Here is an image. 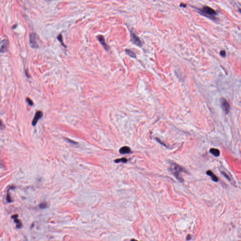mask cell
I'll list each match as a JSON object with an SVG mask.
<instances>
[{
  "label": "cell",
  "mask_w": 241,
  "mask_h": 241,
  "mask_svg": "<svg viewBox=\"0 0 241 241\" xmlns=\"http://www.w3.org/2000/svg\"><path fill=\"white\" fill-rule=\"evenodd\" d=\"M170 170L177 180L181 182L184 181L181 177V174L182 172H184L185 171L183 167L177 164L172 163L170 166Z\"/></svg>",
  "instance_id": "cell-1"
},
{
  "label": "cell",
  "mask_w": 241,
  "mask_h": 241,
  "mask_svg": "<svg viewBox=\"0 0 241 241\" xmlns=\"http://www.w3.org/2000/svg\"><path fill=\"white\" fill-rule=\"evenodd\" d=\"M198 11L200 14L211 19L214 20L216 18V16L217 15V12L214 9L209 6H204L202 9H198Z\"/></svg>",
  "instance_id": "cell-2"
},
{
  "label": "cell",
  "mask_w": 241,
  "mask_h": 241,
  "mask_svg": "<svg viewBox=\"0 0 241 241\" xmlns=\"http://www.w3.org/2000/svg\"><path fill=\"white\" fill-rule=\"evenodd\" d=\"M220 103L221 107L223 109V110L224 111V112L226 113V114L228 113L230 111V106L229 103L227 102V101L226 99L224 98H222L220 100Z\"/></svg>",
  "instance_id": "cell-3"
},
{
  "label": "cell",
  "mask_w": 241,
  "mask_h": 241,
  "mask_svg": "<svg viewBox=\"0 0 241 241\" xmlns=\"http://www.w3.org/2000/svg\"><path fill=\"white\" fill-rule=\"evenodd\" d=\"M131 41V42L136 45L138 46H142L143 45V43L140 38L138 37L135 33L131 32L130 34Z\"/></svg>",
  "instance_id": "cell-4"
},
{
  "label": "cell",
  "mask_w": 241,
  "mask_h": 241,
  "mask_svg": "<svg viewBox=\"0 0 241 241\" xmlns=\"http://www.w3.org/2000/svg\"><path fill=\"white\" fill-rule=\"evenodd\" d=\"M30 44L31 46L33 48H36L38 46L37 43V38L36 34L32 33L30 35Z\"/></svg>",
  "instance_id": "cell-5"
},
{
  "label": "cell",
  "mask_w": 241,
  "mask_h": 241,
  "mask_svg": "<svg viewBox=\"0 0 241 241\" xmlns=\"http://www.w3.org/2000/svg\"><path fill=\"white\" fill-rule=\"evenodd\" d=\"M9 42L7 39H4L0 42V52L4 53L7 51Z\"/></svg>",
  "instance_id": "cell-6"
},
{
  "label": "cell",
  "mask_w": 241,
  "mask_h": 241,
  "mask_svg": "<svg viewBox=\"0 0 241 241\" xmlns=\"http://www.w3.org/2000/svg\"><path fill=\"white\" fill-rule=\"evenodd\" d=\"M43 113L41 111H38L36 113L35 116L34 118V119L32 121V124L34 126L36 125L38 120L43 117Z\"/></svg>",
  "instance_id": "cell-7"
},
{
  "label": "cell",
  "mask_w": 241,
  "mask_h": 241,
  "mask_svg": "<svg viewBox=\"0 0 241 241\" xmlns=\"http://www.w3.org/2000/svg\"><path fill=\"white\" fill-rule=\"evenodd\" d=\"M98 39L99 42L101 43V44L103 46V47L105 48V49L106 50H109V46L106 44L105 43V40L104 39V37L102 36V35H99L98 36Z\"/></svg>",
  "instance_id": "cell-8"
},
{
  "label": "cell",
  "mask_w": 241,
  "mask_h": 241,
  "mask_svg": "<svg viewBox=\"0 0 241 241\" xmlns=\"http://www.w3.org/2000/svg\"><path fill=\"white\" fill-rule=\"evenodd\" d=\"M131 149L130 148L127 146H124L122 147H121L120 149L119 150V152L121 154H129L131 153Z\"/></svg>",
  "instance_id": "cell-9"
},
{
  "label": "cell",
  "mask_w": 241,
  "mask_h": 241,
  "mask_svg": "<svg viewBox=\"0 0 241 241\" xmlns=\"http://www.w3.org/2000/svg\"><path fill=\"white\" fill-rule=\"evenodd\" d=\"M206 174L208 176L211 177L212 180L213 181L216 182L218 181V177L216 175H215L212 171H211L210 170H209V171H207Z\"/></svg>",
  "instance_id": "cell-10"
},
{
  "label": "cell",
  "mask_w": 241,
  "mask_h": 241,
  "mask_svg": "<svg viewBox=\"0 0 241 241\" xmlns=\"http://www.w3.org/2000/svg\"><path fill=\"white\" fill-rule=\"evenodd\" d=\"M210 152L212 155L216 157H218L220 155V151L217 148H211L210 150Z\"/></svg>",
  "instance_id": "cell-11"
},
{
  "label": "cell",
  "mask_w": 241,
  "mask_h": 241,
  "mask_svg": "<svg viewBox=\"0 0 241 241\" xmlns=\"http://www.w3.org/2000/svg\"><path fill=\"white\" fill-rule=\"evenodd\" d=\"M125 52L126 53L128 54L129 56L130 57H132V58H136V54L133 52L132 51L130 50H128V49H126L125 50Z\"/></svg>",
  "instance_id": "cell-12"
},
{
  "label": "cell",
  "mask_w": 241,
  "mask_h": 241,
  "mask_svg": "<svg viewBox=\"0 0 241 241\" xmlns=\"http://www.w3.org/2000/svg\"><path fill=\"white\" fill-rule=\"evenodd\" d=\"M14 221H15V223L17 224V226H17V228H20L22 227V223L20 220L16 218V219H14Z\"/></svg>",
  "instance_id": "cell-13"
},
{
  "label": "cell",
  "mask_w": 241,
  "mask_h": 241,
  "mask_svg": "<svg viewBox=\"0 0 241 241\" xmlns=\"http://www.w3.org/2000/svg\"><path fill=\"white\" fill-rule=\"evenodd\" d=\"M127 161H128V160H127V159L126 158H122L115 160L114 161V162L116 163H120V162H122V163H125L127 162Z\"/></svg>",
  "instance_id": "cell-14"
},
{
  "label": "cell",
  "mask_w": 241,
  "mask_h": 241,
  "mask_svg": "<svg viewBox=\"0 0 241 241\" xmlns=\"http://www.w3.org/2000/svg\"><path fill=\"white\" fill-rule=\"evenodd\" d=\"M40 207L41 209H45L47 207V204L46 203H42L40 205Z\"/></svg>",
  "instance_id": "cell-15"
},
{
  "label": "cell",
  "mask_w": 241,
  "mask_h": 241,
  "mask_svg": "<svg viewBox=\"0 0 241 241\" xmlns=\"http://www.w3.org/2000/svg\"><path fill=\"white\" fill-rule=\"evenodd\" d=\"M58 40H59L60 41V43H62V44L63 45V46H65V45H64V43H63V40H62V35H61V34H60L59 35H58Z\"/></svg>",
  "instance_id": "cell-16"
},
{
  "label": "cell",
  "mask_w": 241,
  "mask_h": 241,
  "mask_svg": "<svg viewBox=\"0 0 241 241\" xmlns=\"http://www.w3.org/2000/svg\"><path fill=\"white\" fill-rule=\"evenodd\" d=\"M26 101H27V102H28V103L29 104V105L32 106V105H34L33 102L32 101V100H31L29 98H26Z\"/></svg>",
  "instance_id": "cell-17"
},
{
  "label": "cell",
  "mask_w": 241,
  "mask_h": 241,
  "mask_svg": "<svg viewBox=\"0 0 241 241\" xmlns=\"http://www.w3.org/2000/svg\"><path fill=\"white\" fill-rule=\"evenodd\" d=\"M220 55L223 57H225L226 56V52L224 50L223 51H221L220 52Z\"/></svg>",
  "instance_id": "cell-18"
},
{
  "label": "cell",
  "mask_w": 241,
  "mask_h": 241,
  "mask_svg": "<svg viewBox=\"0 0 241 241\" xmlns=\"http://www.w3.org/2000/svg\"><path fill=\"white\" fill-rule=\"evenodd\" d=\"M7 200L8 202H9V203H10V202H12V201H11V198H10V196L9 195V193H7Z\"/></svg>",
  "instance_id": "cell-19"
},
{
  "label": "cell",
  "mask_w": 241,
  "mask_h": 241,
  "mask_svg": "<svg viewBox=\"0 0 241 241\" xmlns=\"http://www.w3.org/2000/svg\"><path fill=\"white\" fill-rule=\"evenodd\" d=\"M4 127H5V126H4V124L3 123V122L1 120H0V129H2L4 128Z\"/></svg>",
  "instance_id": "cell-20"
},
{
  "label": "cell",
  "mask_w": 241,
  "mask_h": 241,
  "mask_svg": "<svg viewBox=\"0 0 241 241\" xmlns=\"http://www.w3.org/2000/svg\"><path fill=\"white\" fill-rule=\"evenodd\" d=\"M18 215L16 214V215H13V216L11 217V218H13V219H16V218H18Z\"/></svg>",
  "instance_id": "cell-21"
},
{
  "label": "cell",
  "mask_w": 241,
  "mask_h": 241,
  "mask_svg": "<svg viewBox=\"0 0 241 241\" xmlns=\"http://www.w3.org/2000/svg\"><path fill=\"white\" fill-rule=\"evenodd\" d=\"M138 241V240H135V239H131V241Z\"/></svg>",
  "instance_id": "cell-22"
},
{
  "label": "cell",
  "mask_w": 241,
  "mask_h": 241,
  "mask_svg": "<svg viewBox=\"0 0 241 241\" xmlns=\"http://www.w3.org/2000/svg\"><path fill=\"white\" fill-rule=\"evenodd\" d=\"M181 6H183L184 7H186V5H184H184H181Z\"/></svg>",
  "instance_id": "cell-23"
}]
</instances>
